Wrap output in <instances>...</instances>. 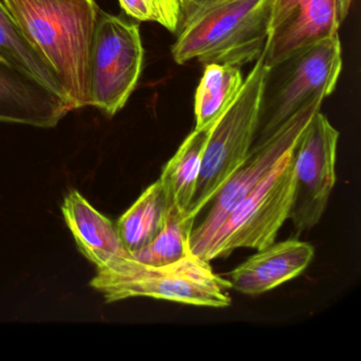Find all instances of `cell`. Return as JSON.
Wrapping results in <instances>:
<instances>
[{
	"mask_svg": "<svg viewBox=\"0 0 361 361\" xmlns=\"http://www.w3.org/2000/svg\"><path fill=\"white\" fill-rule=\"evenodd\" d=\"M32 47L51 65L71 109L92 106L94 0H3Z\"/></svg>",
	"mask_w": 361,
	"mask_h": 361,
	"instance_id": "cell-1",
	"label": "cell"
},
{
	"mask_svg": "<svg viewBox=\"0 0 361 361\" xmlns=\"http://www.w3.org/2000/svg\"><path fill=\"white\" fill-rule=\"evenodd\" d=\"M274 0H183L173 60L240 67L263 54Z\"/></svg>",
	"mask_w": 361,
	"mask_h": 361,
	"instance_id": "cell-2",
	"label": "cell"
},
{
	"mask_svg": "<svg viewBox=\"0 0 361 361\" xmlns=\"http://www.w3.org/2000/svg\"><path fill=\"white\" fill-rule=\"evenodd\" d=\"M90 286L107 303L135 297H149L189 305L224 308L231 304L229 281L213 272L209 262L190 253L164 266L140 263L130 257L114 259L101 268Z\"/></svg>",
	"mask_w": 361,
	"mask_h": 361,
	"instance_id": "cell-3",
	"label": "cell"
},
{
	"mask_svg": "<svg viewBox=\"0 0 361 361\" xmlns=\"http://www.w3.org/2000/svg\"><path fill=\"white\" fill-rule=\"evenodd\" d=\"M342 71L339 35L322 39L267 67L252 147H259L317 97L335 90Z\"/></svg>",
	"mask_w": 361,
	"mask_h": 361,
	"instance_id": "cell-4",
	"label": "cell"
},
{
	"mask_svg": "<svg viewBox=\"0 0 361 361\" xmlns=\"http://www.w3.org/2000/svg\"><path fill=\"white\" fill-rule=\"evenodd\" d=\"M267 67L259 56L244 80L233 104L211 128L202 153L200 176L187 214L196 219L227 179L248 157L259 122Z\"/></svg>",
	"mask_w": 361,
	"mask_h": 361,
	"instance_id": "cell-5",
	"label": "cell"
},
{
	"mask_svg": "<svg viewBox=\"0 0 361 361\" xmlns=\"http://www.w3.org/2000/svg\"><path fill=\"white\" fill-rule=\"evenodd\" d=\"M295 189V147L291 149L261 183L230 213L215 234L204 257H229L238 248H266L276 242L288 219Z\"/></svg>",
	"mask_w": 361,
	"mask_h": 361,
	"instance_id": "cell-6",
	"label": "cell"
},
{
	"mask_svg": "<svg viewBox=\"0 0 361 361\" xmlns=\"http://www.w3.org/2000/svg\"><path fill=\"white\" fill-rule=\"evenodd\" d=\"M139 26L99 10L90 56L92 106L109 117L121 111L142 73Z\"/></svg>",
	"mask_w": 361,
	"mask_h": 361,
	"instance_id": "cell-7",
	"label": "cell"
},
{
	"mask_svg": "<svg viewBox=\"0 0 361 361\" xmlns=\"http://www.w3.org/2000/svg\"><path fill=\"white\" fill-rule=\"evenodd\" d=\"M323 100L324 99L321 97L312 99L265 142L251 149L246 160L227 179L213 198L212 206L206 219L192 231L190 250L193 255L204 259L213 238L230 213L295 147L312 116L320 111Z\"/></svg>",
	"mask_w": 361,
	"mask_h": 361,
	"instance_id": "cell-8",
	"label": "cell"
},
{
	"mask_svg": "<svg viewBox=\"0 0 361 361\" xmlns=\"http://www.w3.org/2000/svg\"><path fill=\"white\" fill-rule=\"evenodd\" d=\"M339 132L317 111L295 147V189L288 219L295 231L312 229L322 219L336 183Z\"/></svg>",
	"mask_w": 361,
	"mask_h": 361,
	"instance_id": "cell-9",
	"label": "cell"
},
{
	"mask_svg": "<svg viewBox=\"0 0 361 361\" xmlns=\"http://www.w3.org/2000/svg\"><path fill=\"white\" fill-rule=\"evenodd\" d=\"M354 0H274L264 63L271 67L337 35Z\"/></svg>",
	"mask_w": 361,
	"mask_h": 361,
	"instance_id": "cell-10",
	"label": "cell"
},
{
	"mask_svg": "<svg viewBox=\"0 0 361 361\" xmlns=\"http://www.w3.org/2000/svg\"><path fill=\"white\" fill-rule=\"evenodd\" d=\"M71 111L65 99L0 58V122L51 128Z\"/></svg>",
	"mask_w": 361,
	"mask_h": 361,
	"instance_id": "cell-11",
	"label": "cell"
},
{
	"mask_svg": "<svg viewBox=\"0 0 361 361\" xmlns=\"http://www.w3.org/2000/svg\"><path fill=\"white\" fill-rule=\"evenodd\" d=\"M314 257V246L298 238L274 243L231 270L228 281L238 293L262 295L297 278Z\"/></svg>",
	"mask_w": 361,
	"mask_h": 361,
	"instance_id": "cell-12",
	"label": "cell"
},
{
	"mask_svg": "<svg viewBox=\"0 0 361 361\" xmlns=\"http://www.w3.org/2000/svg\"><path fill=\"white\" fill-rule=\"evenodd\" d=\"M62 212L80 251L97 268L114 259L132 257L122 244L116 225L79 192L73 190L65 196Z\"/></svg>",
	"mask_w": 361,
	"mask_h": 361,
	"instance_id": "cell-13",
	"label": "cell"
},
{
	"mask_svg": "<svg viewBox=\"0 0 361 361\" xmlns=\"http://www.w3.org/2000/svg\"><path fill=\"white\" fill-rule=\"evenodd\" d=\"M170 202L158 179L152 183L118 219V234L126 250L133 255L153 242L168 221Z\"/></svg>",
	"mask_w": 361,
	"mask_h": 361,
	"instance_id": "cell-14",
	"label": "cell"
},
{
	"mask_svg": "<svg viewBox=\"0 0 361 361\" xmlns=\"http://www.w3.org/2000/svg\"><path fill=\"white\" fill-rule=\"evenodd\" d=\"M0 58L16 71L32 78L67 100L64 90L51 65L32 47L23 35L13 16L0 0ZM69 103V102H68Z\"/></svg>",
	"mask_w": 361,
	"mask_h": 361,
	"instance_id": "cell-15",
	"label": "cell"
},
{
	"mask_svg": "<svg viewBox=\"0 0 361 361\" xmlns=\"http://www.w3.org/2000/svg\"><path fill=\"white\" fill-rule=\"evenodd\" d=\"M242 71L231 65L209 64L195 94V130H210L238 98Z\"/></svg>",
	"mask_w": 361,
	"mask_h": 361,
	"instance_id": "cell-16",
	"label": "cell"
},
{
	"mask_svg": "<svg viewBox=\"0 0 361 361\" xmlns=\"http://www.w3.org/2000/svg\"><path fill=\"white\" fill-rule=\"evenodd\" d=\"M210 130H194L164 166L159 180L171 207L188 212L195 193L202 153Z\"/></svg>",
	"mask_w": 361,
	"mask_h": 361,
	"instance_id": "cell-17",
	"label": "cell"
},
{
	"mask_svg": "<svg viewBox=\"0 0 361 361\" xmlns=\"http://www.w3.org/2000/svg\"><path fill=\"white\" fill-rule=\"evenodd\" d=\"M195 219L176 207H170L168 221L157 238L133 253V259L152 266H164L180 261L191 253L190 238Z\"/></svg>",
	"mask_w": 361,
	"mask_h": 361,
	"instance_id": "cell-18",
	"label": "cell"
},
{
	"mask_svg": "<svg viewBox=\"0 0 361 361\" xmlns=\"http://www.w3.org/2000/svg\"><path fill=\"white\" fill-rule=\"evenodd\" d=\"M119 4L130 18L158 23L170 32H176L183 0H119Z\"/></svg>",
	"mask_w": 361,
	"mask_h": 361,
	"instance_id": "cell-19",
	"label": "cell"
}]
</instances>
